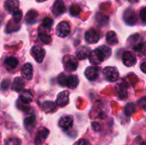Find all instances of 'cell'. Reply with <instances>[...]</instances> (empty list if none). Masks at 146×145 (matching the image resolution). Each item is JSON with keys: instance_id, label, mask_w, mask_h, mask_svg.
<instances>
[{"instance_id": "1", "label": "cell", "mask_w": 146, "mask_h": 145, "mask_svg": "<svg viewBox=\"0 0 146 145\" xmlns=\"http://www.w3.org/2000/svg\"><path fill=\"white\" fill-rule=\"evenodd\" d=\"M111 49L106 45H101L96 50L91 51L88 58L92 64L98 65L102 63L104 60H107L111 56Z\"/></svg>"}, {"instance_id": "2", "label": "cell", "mask_w": 146, "mask_h": 145, "mask_svg": "<svg viewBox=\"0 0 146 145\" xmlns=\"http://www.w3.org/2000/svg\"><path fill=\"white\" fill-rule=\"evenodd\" d=\"M57 82L62 87L75 89L78 86L79 79L76 75H67L62 73L57 77Z\"/></svg>"}, {"instance_id": "3", "label": "cell", "mask_w": 146, "mask_h": 145, "mask_svg": "<svg viewBox=\"0 0 146 145\" xmlns=\"http://www.w3.org/2000/svg\"><path fill=\"white\" fill-rule=\"evenodd\" d=\"M33 101V94L29 90H24L18 99L17 107L22 111H28L30 109L29 103Z\"/></svg>"}, {"instance_id": "4", "label": "cell", "mask_w": 146, "mask_h": 145, "mask_svg": "<svg viewBox=\"0 0 146 145\" xmlns=\"http://www.w3.org/2000/svg\"><path fill=\"white\" fill-rule=\"evenodd\" d=\"M63 67L67 72H74L78 68V61L73 56L67 55L63 57Z\"/></svg>"}, {"instance_id": "5", "label": "cell", "mask_w": 146, "mask_h": 145, "mask_svg": "<svg viewBox=\"0 0 146 145\" xmlns=\"http://www.w3.org/2000/svg\"><path fill=\"white\" fill-rule=\"evenodd\" d=\"M104 78L109 82H115L119 78V72L115 67H107L103 70Z\"/></svg>"}, {"instance_id": "6", "label": "cell", "mask_w": 146, "mask_h": 145, "mask_svg": "<svg viewBox=\"0 0 146 145\" xmlns=\"http://www.w3.org/2000/svg\"><path fill=\"white\" fill-rule=\"evenodd\" d=\"M100 38V32L95 28H91L85 33V39L88 44H96L99 41Z\"/></svg>"}, {"instance_id": "7", "label": "cell", "mask_w": 146, "mask_h": 145, "mask_svg": "<svg viewBox=\"0 0 146 145\" xmlns=\"http://www.w3.org/2000/svg\"><path fill=\"white\" fill-rule=\"evenodd\" d=\"M123 20L128 26H134L137 22V15L133 9H127L124 11Z\"/></svg>"}, {"instance_id": "8", "label": "cell", "mask_w": 146, "mask_h": 145, "mask_svg": "<svg viewBox=\"0 0 146 145\" xmlns=\"http://www.w3.org/2000/svg\"><path fill=\"white\" fill-rule=\"evenodd\" d=\"M49 29V27L43 26L42 25L38 28V38L44 44H49L51 42V35Z\"/></svg>"}, {"instance_id": "9", "label": "cell", "mask_w": 146, "mask_h": 145, "mask_svg": "<svg viewBox=\"0 0 146 145\" xmlns=\"http://www.w3.org/2000/svg\"><path fill=\"white\" fill-rule=\"evenodd\" d=\"M31 54L33 56V57L34 58V60L38 62V63H41L44 58V55H45V50L40 47V46H33L31 50Z\"/></svg>"}, {"instance_id": "10", "label": "cell", "mask_w": 146, "mask_h": 145, "mask_svg": "<svg viewBox=\"0 0 146 145\" xmlns=\"http://www.w3.org/2000/svg\"><path fill=\"white\" fill-rule=\"evenodd\" d=\"M70 32V26L67 21H61L56 26V33L60 38L67 37Z\"/></svg>"}, {"instance_id": "11", "label": "cell", "mask_w": 146, "mask_h": 145, "mask_svg": "<svg viewBox=\"0 0 146 145\" xmlns=\"http://www.w3.org/2000/svg\"><path fill=\"white\" fill-rule=\"evenodd\" d=\"M122 62L127 67H133L137 62V58L132 51H125L122 55Z\"/></svg>"}, {"instance_id": "12", "label": "cell", "mask_w": 146, "mask_h": 145, "mask_svg": "<svg viewBox=\"0 0 146 145\" xmlns=\"http://www.w3.org/2000/svg\"><path fill=\"white\" fill-rule=\"evenodd\" d=\"M73 123H74V119H73V117L70 116V115H65V116H62V117L59 120L58 125H59V126H60L62 130L68 131V130H69V129L72 128Z\"/></svg>"}, {"instance_id": "13", "label": "cell", "mask_w": 146, "mask_h": 145, "mask_svg": "<svg viewBox=\"0 0 146 145\" xmlns=\"http://www.w3.org/2000/svg\"><path fill=\"white\" fill-rule=\"evenodd\" d=\"M69 102V93L67 91H62L57 95L56 100V105L58 107H64L68 105Z\"/></svg>"}, {"instance_id": "14", "label": "cell", "mask_w": 146, "mask_h": 145, "mask_svg": "<svg viewBox=\"0 0 146 145\" xmlns=\"http://www.w3.org/2000/svg\"><path fill=\"white\" fill-rule=\"evenodd\" d=\"M99 68L98 67H88L85 71V76L90 81H94L98 78Z\"/></svg>"}, {"instance_id": "15", "label": "cell", "mask_w": 146, "mask_h": 145, "mask_svg": "<svg viewBox=\"0 0 146 145\" xmlns=\"http://www.w3.org/2000/svg\"><path fill=\"white\" fill-rule=\"evenodd\" d=\"M66 11L65 4L62 0H56L52 6V13L56 16H59L62 15Z\"/></svg>"}, {"instance_id": "16", "label": "cell", "mask_w": 146, "mask_h": 145, "mask_svg": "<svg viewBox=\"0 0 146 145\" xmlns=\"http://www.w3.org/2000/svg\"><path fill=\"white\" fill-rule=\"evenodd\" d=\"M49 130L46 129V128H42L40 129L38 132H37V135L35 137V140H34V144L35 145H42L44 141L48 138L49 136Z\"/></svg>"}, {"instance_id": "17", "label": "cell", "mask_w": 146, "mask_h": 145, "mask_svg": "<svg viewBox=\"0 0 146 145\" xmlns=\"http://www.w3.org/2000/svg\"><path fill=\"white\" fill-rule=\"evenodd\" d=\"M21 76L27 80H30L33 79V68L32 64L30 63H26L23 65L21 71Z\"/></svg>"}, {"instance_id": "18", "label": "cell", "mask_w": 146, "mask_h": 145, "mask_svg": "<svg viewBox=\"0 0 146 145\" xmlns=\"http://www.w3.org/2000/svg\"><path fill=\"white\" fill-rule=\"evenodd\" d=\"M4 8L7 12L13 14L19 9V0H6L4 3Z\"/></svg>"}, {"instance_id": "19", "label": "cell", "mask_w": 146, "mask_h": 145, "mask_svg": "<svg viewBox=\"0 0 146 145\" xmlns=\"http://www.w3.org/2000/svg\"><path fill=\"white\" fill-rule=\"evenodd\" d=\"M38 17V12L34 9H31L27 13V15L25 16L26 23L28 25H34L37 22Z\"/></svg>"}, {"instance_id": "20", "label": "cell", "mask_w": 146, "mask_h": 145, "mask_svg": "<svg viewBox=\"0 0 146 145\" xmlns=\"http://www.w3.org/2000/svg\"><path fill=\"white\" fill-rule=\"evenodd\" d=\"M35 126H36V118L34 115H30V116H27V118H25L24 126L27 129V131L31 132L35 128Z\"/></svg>"}, {"instance_id": "21", "label": "cell", "mask_w": 146, "mask_h": 145, "mask_svg": "<svg viewBox=\"0 0 146 145\" xmlns=\"http://www.w3.org/2000/svg\"><path fill=\"white\" fill-rule=\"evenodd\" d=\"M90 53H91L90 48H88L86 46H82V47H80V49L77 50V51H76V58L78 60H85V59L88 58Z\"/></svg>"}, {"instance_id": "22", "label": "cell", "mask_w": 146, "mask_h": 145, "mask_svg": "<svg viewBox=\"0 0 146 145\" xmlns=\"http://www.w3.org/2000/svg\"><path fill=\"white\" fill-rule=\"evenodd\" d=\"M18 59L14 57V56H9L7 57L4 61V66L5 68L9 71V70H13L15 68H16V67L18 66Z\"/></svg>"}, {"instance_id": "23", "label": "cell", "mask_w": 146, "mask_h": 145, "mask_svg": "<svg viewBox=\"0 0 146 145\" xmlns=\"http://www.w3.org/2000/svg\"><path fill=\"white\" fill-rule=\"evenodd\" d=\"M25 86V83L23 81V79L20 77H17L14 79L13 84H12V90L16 91V92H20Z\"/></svg>"}, {"instance_id": "24", "label": "cell", "mask_w": 146, "mask_h": 145, "mask_svg": "<svg viewBox=\"0 0 146 145\" xmlns=\"http://www.w3.org/2000/svg\"><path fill=\"white\" fill-rule=\"evenodd\" d=\"M106 41L110 45H115L118 44V38L116 33L114 31H109L106 34Z\"/></svg>"}, {"instance_id": "25", "label": "cell", "mask_w": 146, "mask_h": 145, "mask_svg": "<svg viewBox=\"0 0 146 145\" xmlns=\"http://www.w3.org/2000/svg\"><path fill=\"white\" fill-rule=\"evenodd\" d=\"M42 109L45 113H52V112L56 111V105L55 103H53L51 101H46L43 103Z\"/></svg>"}, {"instance_id": "26", "label": "cell", "mask_w": 146, "mask_h": 145, "mask_svg": "<svg viewBox=\"0 0 146 145\" xmlns=\"http://www.w3.org/2000/svg\"><path fill=\"white\" fill-rule=\"evenodd\" d=\"M20 27V23L14 21L13 20H11L10 21L8 22L7 26H6V32H15L16 30H18Z\"/></svg>"}, {"instance_id": "27", "label": "cell", "mask_w": 146, "mask_h": 145, "mask_svg": "<svg viewBox=\"0 0 146 145\" xmlns=\"http://www.w3.org/2000/svg\"><path fill=\"white\" fill-rule=\"evenodd\" d=\"M116 89L117 90V92H118V96L121 99H124L125 97H127V88L126 86L122 85H117L116 86Z\"/></svg>"}, {"instance_id": "28", "label": "cell", "mask_w": 146, "mask_h": 145, "mask_svg": "<svg viewBox=\"0 0 146 145\" xmlns=\"http://www.w3.org/2000/svg\"><path fill=\"white\" fill-rule=\"evenodd\" d=\"M81 11H82L81 8L79 5H77V4L71 5L70 9H69V12H70L71 15H73V16H78L81 13Z\"/></svg>"}, {"instance_id": "29", "label": "cell", "mask_w": 146, "mask_h": 145, "mask_svg": "<svg viewBox=\"0 0 146 145\" xmlns=\"http://www.w3.org/2000/svg\"><path fill=\"white\" fill-rule=\"evenodd\" d=\"M22 19V12L21 10H16L13 13V16H12V20L15 22H18L20 23Z\"/></svg>"}, {"instance_id": "30", "label": "cell", "mask_w": 146, "mask_h": 145, "mask_svg": "<svg viewBox=\"0 0 146 145\" xmlns=\"http://www.w3.org/2000/svg\"><path fill=\"white\" fill-rule=\"evenodd\" d=\"M5 145H21V141L19 138H10L5 141Z\"/></svg>"}, {"instance_id": "31", "label": "cell", "mask_w": 146, "mask_h": 145, "mask_svg": "<svg viewBox=\"0 0 146 145\" xmlns=\"http://www.w3.org/2000/svg\"><path fill=\"white\" fill-rule=\"evenodd\" d=\"M53 25V20L50 17H46L42 21V26H45V27H49L50 28Z\"/></svg>"}, {"instance_id": "32", "label": "cell", "mask_w": 146, "mask_h": 145, "mask_svg": "<svg viewBox=\"0 0 146 145\" xmlns=\"http://www.w3.org/2000/svg\"><path fill=\"white\" fill-rule=\"evenodd\" d=\"M134 111V105L133 103H128L127 106H126V109H125V114L128 116H130Z\"/></svg>"}, {"instance_id": "33", "label": "cell", "mask_w": 146, "mask_h": 145, "mask_svg": "<svg viewBox=\"0 0 146 145\" xmlns=\"http://www.w3.org/2000/svg\"><path fill=\"white\" fill-rule=\"evenodd\" d=\"M9 83H10V81H9V79H8L3 80V82H2V84H1V86H0V89H1L2 91H6V90L9 87Z\"/></svg>"}, {"instance_id": "34", "label": "cell", "mask_w": 146, "mask_h": 145, "mask_svg": "<svg viewBox=\"0 0 146 145\" xmlns=\"http://www.w3.org/2000/svg\"><path fill=\"white\" fill-rule=\"evenodd\" d=\"M139 15H140V18H141V21H142L143 24L145 25V21H146V19H145L146 9L145 8V7H144V8H142V9L140 10V13H139Z\"/></svg>"}, {"instance_id": "35", "label": "cell", "mask_w": 146, "mask_h": 145, "mask_svg": "<svg viewBox=\"0 0 146 145\" xmlns=\"http://www.w3.org/2000/svg\"><path fill=\"white\" fill-rule=\"evenodd\" d=\"M92 126L93 130L95 132H100L101 131V125L98 122H92Z\"/></svg>"}, {"instance_id": "36", "label": "cell", "mask_w": 146, "mask_h": 145, "mask_svg": "<svg viewBox=\"0 0 146 145\" xmlns=\"http://www.w3.org/2000/svg\"><path fill=\"white\" fill-rule=\"evenodd\" d=\"M74 145H92L90 144V142L86 139H80L78 142H76Z\"/></svg>"}, {"instance_id": "37", "label": "cell", "mask_w": 146, "mask_h": 145, "mask_svg": "<svg viewBox=\"0 0 146 145\" xmlns=\"http://www.w3.org/2000/svg\"><path fill=\"white\" fill-rule=\"evenodd\" d=\"M145 65H146L145 62H142V64H141V70H142V72H143L144 73H145Z\"/></svg>"}, {"instance_id": "38", "label": "cell", "mask_w": 146, "mask_h": 145, "mask_svg": "<svg viewBox=\"0 0 146 145\" xmlns=\"http://www.w3.org/2000/svg\"><path fill=\"white\" fill-rule=\"evenodd\" d=\"M128 1H129L130 3H137L139 0H128Z\"/></svg>"}, {"instance_id": "39", "label": "cell", "mask_w": 146, "mask_h": 145, "mask_svg": "<svg viewBox=\"0 0 146 145\" xmlns=\"http://www.w3.org/2000/svg\"><path fill=\"white\" fill-rule=\"evenodd\" d=\"M37 2H39V3H41V2H44V1H46V0H36Z\"/></svg>"}, {"instance_id": "40", "label": "cell", "mask_w": 146, "mask_h": 145, "mask_svg": "<svg viewBox=\"0 0 146 145\" xmlns=\"http://www.w3.org/2000/svg\"><path fill=\"white\" fill-rule=\"evenodd\" d=\"M142 145H145V144H142Z\"/></svg>"}]
</instances>
